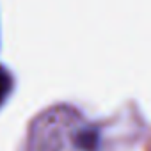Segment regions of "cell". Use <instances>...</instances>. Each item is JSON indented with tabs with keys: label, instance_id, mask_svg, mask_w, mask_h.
Masks as SVG:
<instances>
[{
	"label": "cell",
	"instance_id": "7a4b0ae2",
	"mask_svg": "<svg viewBox=\"0 0 151 151\" xmlns=\"http://www.w3.org/2000/svg\"><path fill=\"white\" fill-rule=\"evenodd\" d=\"M96 140H98V135L94 132H82L78 135V146L82 149H87V151H93L96 147Z\"/></svg>",
	"mask_w": 151,
	"mask_h": 151
},
{
	"label": "cell",
	"instance_id": "6da1fadb",
	"mask_svg": "<svg viewBox=\"0 0 151 151\" xmlns=\"http://www.w3.org/2000/svg\"><path fill=\"white\" fill-rule=\"evenodd\" d=\"M11 89H13V78H11V75L4 68H0V105H2L4 100L9 96Z\"/></svg>",
	"mask_w": 151,
	"mask_h": 151
}]
</instances>
